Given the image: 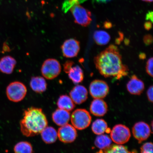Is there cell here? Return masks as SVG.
Instances as JSON below:
<instances>
[{
  "label": "cell",
  "instance_id": "6da1fadb",
  "mask_svg": "<svg viewBox=\"0 0 153 153\" xmlns=\"http://www.w3.org/2000/svg\"><path fill=\"white\" fill-rule=\"evenodd\" d=\"M97 69L105 77H115L117 79L127 75L129 69L122 62L119 49L111 45L94 57Z\"/></svg>",
  "mask_w": 153,
  "mask_h": 153
},
{
  "label": "cell",
  "instance_id": "7a4b0ae2",
  "mask_svg": "<svg viewBox=\"0 0 153 153\" xmlns=\"http://www.w3.org/2000/svg\"><path fill=\"white\" fill-rule=\"evenodd\" d=\"M20 122L21 132L25 136L38 135L48 126L46 117L41 108L31 107L24 111Z\"/></svg>",
  "mask_w": 153,
  "mask_h": 153
},
{
  "label": "cell",
  "instance_id": "3957f363",
  "mask_svg": "<svg viewBox=\"0 0 153 153\" xmlns=\"http://www.w3.org/2000/svg\"><path fill=\"white\" fill-rule=\"evenodd\" d=\"M27 92L26 86L22 82L15 81L7 86L6 94L9 100L14 102H19L23 100Z\"/></svg>",
  "mask_w": 153,
  "mask_h": 153
},
{
  "label": "cell",
  "instance_id": "277c9868",
  "mask_svg": "<svg viewBox=\"0 0 153 153\" xmlns=\"http://www.w3.org/2000/svg\"><path fill=\"white\" fill-rule=\"evenodd\" d=\"M72 126L78 130L85 129L90 125L91 117L89 112L84 109H77L71 114Z\"/></svg>",
  "mask_w": 153,
  "mask_h": 153
},
{
  "label": "cell",
  "instance_id": "5b68a950",
  "mask_svg": "<svg viewBox=\"0 0 153 153\" xmlns=\"http://www.w3.org/2000/svg\"><path fill=\"white\" fill-rule=\"evenodd\" d=\"M62 67L56 59L50 58L44 62L41 69L42 75L47 79L52 80L60 74Z\"/></svg>",
  "mask_w": 153,
  "mask_h": 153
},
{
  "label": "cell",
  "instance_id": "8992f818",
  "mask_svg": "<svg viewBox=\"0 0 153 153\" xmlns=\"http://www.w3.org/2000/svg\"><path fill=\"white\" fill-rule=\"evenodd\" d=\"M70 10L76 24L84 27L88 26L91 24L92 19L90 11L77 4L73 6Z\"/></svg>",
  "mask_w": 153,
  "mask_h": 153
},
{
  "label": "cell",
  "instance_id": "52a82bcc",
  "mask_svg": "<svg viewBox=\"0 0 153 153\" xmlns=\"http://www.w3.org/2000/svg\"><path fill=\"white\" fill-rule=\"evenodd\" d=\"M112 140L118 145L123 144L128 141L131 134L128 128L123 124H117L113 128L111 132Z\"/></svg>",
  "mask_w": 153,
  "mask_h": 153
},
{
  "label": "cell",
  "instance_id": "ba28073f",
  "mask_svg": "<svg viewBox=\"0 0 153 153\" xmlns=\"http://www.w3.org/2000/svg\"><path fill=\"white\" fill-rule=\"evenodd\" d=\"M109 91L108 84L102 80H95L89 86V92L93 98L102 99L106 96Z\"/></svg>",
  "mask_w": 153,
  "mask_h": 153
},
{
  "label": "cell",
  "instance_id": "9c48e42d",
  "mask_svg": "<svg viewBox=\"0 0 153 153\" xmlns=\"http://www.w3.org/2000/svg\"><path fill=\"white\" fill-rule=\"evenodd\" d=\"M61 49L65 57L73 58L77 56L79 53L80 49V42L73 38L67 39L63 43Z\"/></svg>",
  "mask_w": 153,
  "mask_h": 153
},
{
  "label": "cell",
  "instance_id": "30bf717a",
  "mask_svg": "<svg viewBox=\"0 0 153 153\" xmlns=\"http://www.w3.org/2000/svg\"><path fill=\"white\" fill-rule=\"evenodd\" d=\"M57 133L59 140L65 143L74 142L77 135L75 128L73 126L68 124L61 126Z\"/></svg>",
  "mask_w": 153,
  "mask_h": 153
},
{
  "label": "cell",
  "instance_id": "8fae6325",
  "mask_svg": "<svg viewBox=\"0 0 153 153\" xmlns=\"http://www.w3.org/2000/svg\"><path fill=\"white\" fill-rule=\"evenodd\" d=\"M132 133L134 137L139 142L146 140L150 135V126L143 122H137L133 128Z\"/></svg>",
  "mask_w": 153,
  "mask_h": 153
},
{
  "label": "cell",
  "instance_id": "7c38bea8",
  "mask_svg": "<svg viewBox=\"0 0 153 153\" xmlns=\"http://www.w3.org/2000/svg\"><path fill=\"white\" fill-rule=\"evenodd\" d=\"M88 92L84 86L78 85L73 88L70 93L71 98L75 104L80 105L87 100Z\"/></svg>",
  "mask_w": 153,
  "mask_h": 153
},
{
  "label": "cell",
  "instance_id": "4fadbf2b",
  "mask_svg": "<svg viewBox=\"0 0 153 153\" xmlns=\"http://www.w3.org/2000/svg\"><path fill=\"white\" fill-rule=\"evenodd\" d=\"M128 91L131 94L140 95L143 92L145 89L143 82L135 75L132 76L127 85Z\"/></svg>",
  "mask_w": 153,
  "mask_h": 153
},
{
  "label": "cell",
  "instance_id": "5bb4252c",
  "mask_svg": "<svg viewBox=\"0 0 153 153\" xmlns=\"http://www.w3.org/2000/svg\"><path fill=\"white\" fill-rule=\"evenodd\" d=\"M90 110L95 116H104L108 111V105L102 99H95L92 101Z\"/></svg>",
  "mask_w": 153,
  "mask_h": 153
},
{
  "label": "cell",
  "instance_id": "9a60e30c",
  "mask_svg": "<svg viewBox=\"0 0 153 153\" xmlns=\"http://www.w3.org/2000/svg\"><path fill=\"white\" fill-rule=\"evenodd\" d=\"M16 61L14 57L6 56L0 60V71L4 74H10L14 71Z\"/></svg>",
  "mask_w": 153,
  "mask_h": 153
},
{
  "label": "cell",
  "instance_id": "2e32d148",
  "mask_svg": "<svg viewBox=\"0 0 153 153\" xmlns=\"http://www.w3.org/2000/svg\"><path fill=\"white\" fill-rule=\"evenodd\" d=\"M53 122L57 126H62L68 124L70 118L69 112L57 109L53 113L52 116Z\"/></svg>",
  "mask_w": 153,
  "mask_h": 153
},
{
  "label": "cell",
  "instance_id": "e0dca14e",
  "mask_svg": "<svg viewBox=\"0 0 153 153\" xmlns=\"http://www.w3.org/2000/svg\"><path fill=\"white\" fill-rule=\"evenodd\" d=\"M30 88L37 93H42L46 91L47 84L45 78L41 76H32L30 82Z\"/></svg>",
  "mask_w": 153,
  "mask_h": 153
},
{
  "label": "cell",
  "instance_id": "ac0fdd59",
  "mask_svg": "<svg viewBox=\"0 0 153 153\" xmlns=\"http://www.w3.org/2000/svg\"><path fill=\"white\" fill-rule=\"evenodd\" d=\"M42 139L47 144H51L56 141L57 138V133L54 128L47 127L41 132Z\"/></svg>",
  "mask_w": 153,
  "mask_h": 153
},
{
  "label": "cell",
  "instance_id": "d6986e66",
  "mask_svg": "<svg viewBox=\"0 0 153 153\" xmlns=\"http://www.w3.org/2000/svg\"><path fill=\"white\" fill-rule=\"evenodd\" d=\"M57 107L59 109L68 111H72L75 108L74 101L67 95H62L59 97L57 102Z\"/></svg>",
  "mask_w": 153,
  "mask_h": 153
},
{
  "label": "cell",
  "instance_id": "ffe728a7",
  "mask_svg": "<svg viewBox=\"0 0 153 153\" xmlns=\"http://www.w3.org/2000/svg\"><path fill=\"white\" fill-rule=\"evenodd\" d=\"M68 74L69 78L74 84H78L83 82L84 78L83 72L79 66H73Z\"/></svg>",
  "mask_w": 153,
  "mask_h": 153
},
{
  "label": "cell",
  "instance_id": "44dd1931",
  "mask_svg": "<svg viewBox=\"0 0 153 153\" xmlns=\"http://www.w3.org/2000/svg\"><path fill=\"white\" fill-rule=\"evenodd\" d=\"M93 38L95 43L99 45H106L111 39L110 34L103 30L95 31L94 34Z\"/></svg>",
  "mask_w": 153,
  "mask_h": 153
},
{
  "label": "cell",
  "instance_id": "7402d4cb",
  "mask_svg": "<svg viewBox=\"0 0 153 153\" xmlns=\"http://www.w3.org/2000/svg\"><path fill=\"white\" fill-rule=\"evenodd\" d=\"M108 128V124L102 119L96 120L92 125L91 129L93 132L97 135L102 134Z\"/></svg>",
  "mask_w": 153,
  "mask_h": 153
},
{
  "label": "cell",
  "instance_id": "603a6c76",
  "mask_svg": "<svg viewBox=\"0 0 153 153\" xmlns=\"http://www.w3.org/2000/svg\"><path fill=\"white\" fill-rule=\"evenodd\" d=\"M112 143V140L108 135L101 134L98 135L95 141L96 146L101 150L106 149L110 147Z\"/></svg>",
  "mask_w": 153,
  "mask_h": 153
},
{
  "label": "cell",
  "instance_id": "cb8c5ba5",
  "mask_svg": "<svg viewBox=\"0 0 153 153\" xmlns=\"http://www.w3.org/2000/svg\"><path fill=\"white\" fill-rule=\"evenodd\" d=\"M14 152L15 153H33V148L30 143L21 141L15 145Z\"/></svg>",
  "mask_w": 153,
  "mask_h": 153
},
{
  "label": "cell",
  "instance_id": "d4e9b609",
  "mask_svg": "<svg viewBox=\"0 0 153 153\" xmlns=\"http://www.w3.org/2000/svg\"><path fill=\"white\" fill-rule=\"evenodd\" d=\"M105 150V153H136L130 152L126 147L118 144L111 146Z\"/></svg>",
  "mask_w": 153,
  "mask_h": 153
},
{
  "label": "cell",
  "instance_id": "484cf974",
  "mask_svg": "<svg viewBox=\"0 0 153 153\" xmlns=\"http://www.w3.org/2000/svg\"><path fill=\"white\" fill-rule=\"evenodd\" d=\"M141 153H153V144L148 142L144 143L141 148Z\"/></svg>",
  "mask_w": 153,
  "mask_h": 153
},
{
  "label": "cell",
  "instance_id": "4316f807",
  "mask_svg": "<svg viewBox=\"0 0 153 153\" xmlns=\"http://www.w3.org/2000/svg\"><path fill=\"white\" fill-rule=\"evenodd\" d=\"M153 57L149 58L146 63V71L149 76L153 77Z\"/></svg>",
  "mask_w": 153,
  "mask_h": 153
},
{
  "label": "cell",
  "instance_id": "83f0119b",
  "mask_svg": "<svg viewBox=\"0 0 153 153\" xmlns=\"http://www.w3.org/2000/svg\"><path fill=\"white\" fill-rule=\"evenodd\" d=\"M74 64V62L72 61H67L63 65L64 71L66 73L68 74L70 69L72 68Z\"/></svg>",
  "mask_w": 153,
  "mask_h": 153
},
{
  "label": "cell",
  "instance_id": "f1b7e54d",
  "mask_svg": "<svg viewBox=\"0 0 153 153\" xmlns=\"http://www.w3.org/2000/svg\"><path fill=\"white\" fill-rule=\"evenodd\" d=\"M143 41L145 45H150L153 42L152 36L150 34H146L143 38Z\"/></svg>",
  "mask_w": 153,
  "mask_h": 153
},
{
  "label": "cell",
  "instance_id": "f546056e",
  "mask_svg": "<svg viewBox=\"0 0 153 153\" xmlns=\"http://www.w3.org/2000/svg\"><path fill=\"white\" fill-rule=\"evenodd\" d=\"M153 85L150 86L147 91V95L148 100L150 102H153Z\"/></svg>",
  "mask_w": 153,
  "mask_h": 153
},
{
  "label": "cell",
  "instance_id": "4dcf8cb0",
  "mask_svg": "<svg viewBox=\"0 0 153 153\" xmlns=\"http://www.w3.org/2000/svg\"><path fill=\"white\" fill-rule=\"evenodd\" d=\"M152 27V23L150 22H147L144 24V28L147 30H149Z\"/></svg>",
  "mask_w": 153,
  "mask_h": 153
},
{
  "label": "cell",
  "instance_id": "1f68e13d",
  "mask_svg": "<svg viewBox=\"0 0 153 153\" xmlns=\"http://www.w3.org/2000/svg\"><path fill=\"white\" fill-rule=\"evenodd\" d=\"M104 26L105 28L108 29L112 27V25L110 22H106L104 24Z\"/></svg>",
  "mask_w": 153,
  "mask_h": 153
},
{
  "label": "cell",
  "instance_id": "d6a6232c",
  "mask_svg": "<svg viewBox=\"0 0 153 153\" xmlns=\"http://www.w3.org/2000/svg\"><path fill=\"white\" fill-rule=\"evenodd\" d=\"M146 55L144 53H140L139 55V57L141 59H144L146 58Z\"/></svg>",
  "mask_w": 153,
  "mask_h": 153
},
{
  "label": "cell",
  "instance_id": "836d02e7",
  "mask_svg": "<svg viewBox=\"0 0 153 153\" xmlns=\"http://www.w3.org/2000/svg\"><path fill=\"white\" fill-rule=\"evenodd\" d=\"M99 1L103 2H106L110 1L111 0H97Z\"/></svg>",
  "mask_w": 153,
  "mask_h": 153
},
{
  "label": "cell",
  "instance_id": "e575fe53",
  "mask_svg": "<svg viewBox=\"0 0 153 153\" xmlns=\"http://www.w3.org/2000/svg\"><path fill=\"white\" fill-rule=\"evenodd\" d=\"M143 1L149 2H152L153 1V0H142Z\"/></svg>",
  "mask_w": 153,
  "mask_h": 153
},
{
  "label": "cell",
  "instance_id": "d590c367",
  "mask_svg": "<svg viewBox=\"0 0 153 153\" xmlns=\"http://www.w3.org/2000/svg\"><path fill=\"white\" fill-rule=\"evenodd\" d=\"M97 153H105L104 152H103V151L102 150H100L98 152H97Z\"/></svg>",
  "mask_w": 153,
  "mask_h": 153
}]
</instances>
